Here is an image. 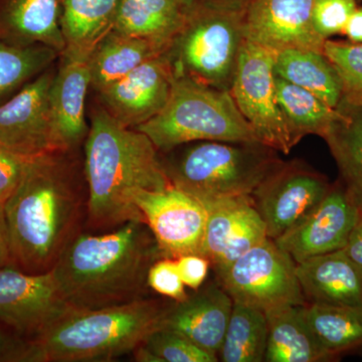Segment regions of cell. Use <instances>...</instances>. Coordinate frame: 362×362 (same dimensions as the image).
<instances>
[{
  "label": "cell",
  "mask_w": 362,
  "mask_h": 362,
  "mask_svg": "<svg viewBox=\"0 0 362 362\" xmlns=\"http://www.w3.org/2000/svg\"><path fill=\"white\" fill-rule=\"evenodd\" d=\"M69 151L30 159L4 204L11 266L26 273L52 271L87 214L88 194Z\"/></svg>",
  "instance_id": "6da1fadb"
},
{
  "label": "cell",
  "mask_w": 362,
  "mask_h": 362,
  "mask_svg": "<svg viewBox=\"0 0 362 362\" xmlns=\"http://www.w3.org/2000/svg\"><path fill=\"white\" fill-rule=\"evenodd\" d=\"M158 152L148 136L118 122L103 107L93 111L85 146L90 228L109 232L128 221L144 223L131 194L173 187Z\"/></svg>",
  "instance_id": "7a4b0ae2"
},
{
  "label": "cell",
  "mask_w": 362,
  "mask_h": 362,
  "mask_svg": "<svg viewBox=\"0 0 362 362\" xmlns=\"http://www.w3.org/2000/svg\"><path fill=\"white\" fill-rule=\"evenodd\" d=\"M158 255L148 226L132 221L109 232L78 233L52 271L69 307L94 310L144 298Z\"/></svg>",
  "instance_id": "3957f363"
},
{
  "label": "cell",
  "mask_w": 362,
  "mask_h": 362,
  "mask_svg": "<svg viewBox=\"0 0 362 362\" xmlns=\"http://www.w3.org/2000/svg\"><path fill=\"white\" fill-rule=\"evenodd\" d=\"M168 307L156 300L81 310L69 308L30 339L23 340V362L111 361L134 352L160 328Z\"/></svg>",
  "instance_id": "277c9868"
},
{
  "label": "cell",
  "mask_w": 362,
  "mask_h": 362,
  "mask_svg": "<svg viewBox=\"0 0 362 362\" xmlns=\"http://www.w3.org/2000/svg\"><path fill=\"white\" fill-rule=\"evenodd\" d=\"M135 129L164 152L199 141L261 143L230 90L216 89L185 76L175 75L164 108Z\"/></svg>",
  "instance_id": "5b68a950"
},
{
  "label": "cell",
  "mask_w": 362,
  "mask_h": 362,
  "mask_svg": "<svg viewBox=\"0 0 362 362\" xmlns=\"http://www.w3.org/2000/svg\"><path fill=\"white\" fill-rule=\"evenodd\" d=\"M281 162L263 143L199 141L163 164L173 187L209 202L251 197Z\"/></svg>",
  "instance_id": "8992f818"
},
{
  "label": "cell",
  "mask_w": 362,
  "mask_h": 362,
  "mask_svg": "<svg viewBox=\"0 0 362 362\" xmlns=\"http://www.w3.org/2000/svg\"><path fill=\"white\" fill-rule=\"evenodd\" d=\"M245 8L195 0L166 56L176 76L230 90L245 42Z\"/></svg>",
  "instance_id": "52a82bcc"
},
{
  "label": "cell",
  "mask_w": 362,
  "mask_h": 362,
  "mask_svg": "<svg viewBox=\"0 0 362 362\" xmlns=\"http://www.w3.org/2000/svg\"><path fill=\"white\" fill-rule=\"evenodd\" d=\"M296 267L287 252L267 238L216 275L233 302L266 312L307 303Z\"/></svg>",
  "instance_id": "ba28073f"
},
{
  "label": "cell",
  "mask_w": 362,
  "mask_h": 362,
  "mask_svg": "<svg viewBox=\"0 0 362 362\" xmlns=\"http://www.w3.org/2000/svg\"><path fill=\"white\" fill-rule=\"evenodd\" d=\"M274 65V52L245 40L230 94L259 141L289 154L296 144L278 104Z\"/></svg>",
  "instance_id": "9c48e42d"
},
{
  "label": "cell",
  "mask_w": 362,
  "mask_h": 362,
  "mask_svg": "<svg viewBox=\"0 0 362 362\" xmlns=\"http://www.w3.org/2000/svg\"><path fill=\"white\" fill-rule=\"evenodd\" d=\"M331 187L325 176L303 162H281L251 195L268 238L277 240L303 221Z\"/></svg>",
  "instance_id": "30bf717a"
},
{
  "label": "cell",
  "mask_w": 362,
  "mask_h": 362,
  "mask_svg": "<svg viewBox=\"0 0 362 362\" xmlns=\"http://www.w3.org/2000/svg\"><path fill=\"white\" fill-rule=\"evenodd\" d=\"M133 204L156 242L161 258L201 252L207 218L204 202L180 188L136 190Z\"/></svg>",
  "instance_id": "8fae6325"
},
{
  "label": "cell",
  "mask_w": 362,
  "mask_h": 362,
  "mask_svg": "<svg viewBox=\"0 0 362 362\" xmlns=\"http://www.w3.org/2000/svg\"><path fill=\"white\" fill-rule=\"evenodd\" d=\"M54 75V69H47L0 105V145L26 158L66 151L52 118Z\"/></svg>",
  "instance_id": "7c38bea8"
},
{
  "label": "cell",
  "mask_w": 362,
  "mask_h": 362,
  "mask_svg": "<svg viewBox=\"0 0 362 362\" xmlns=\"http://www.w3.org/2000/svg\"><path fill=\"white\" fill-rule=\"evenodd\" d=\"M52 271L26 273L0 268V323L23 340L30 339L66 309Z\"/></svg>",
  "instance_id": "4fadbf2b"
},
{
  "label": "cell",
  "mask_w": 362,
  "mask_h": 362,
  "mask_svg": "<svg viewBox=\"0 0 362 362\" xmlns=\"http://www.w3.org/2000/svg\"><path fill=\"white\" fill-rule=\"evenodd\" d=\"M359 209L344 185L338 181L303 221L275 242L296 264L342 250L356 223Z\"/></svg>",
  "instance_id": "5bb4252c"
},
{
  "label": "cell",
  "mask_w": 362,
  "mask_h": 362,
  "mask_svg": "<svg viewBox=\"0 0 362 362\" xmlns=\"http://www.w3.org/2000/svg\"><path fill=\"white\" fill-rule=\"evenodd\" d=\"M314 0H252L245 8L244 37L274 54L286 49L323 52L312 20Z\"/></svg>",
  "instance_id": "9a60e30c"
},
{
  "label": "cell",
  "mask_w": 362,
  "mask_h": 362,
  "mask_svg": "<svg viewBox=\"0 0 362 362\" xmlns=\"http://www.w3.org/2000/svg\"><path fill=\"white\" fill-rule=\"evenodd\" d=\"M173 78V66L164 54L145 62L98 93L105 110L126 127L136 128L164 108Z\"/></svg>",
  "instance_id": "2e32d148"
},
{
  "label": "cell",
  "mask_w": 362,
  "mask_h": 362,
  "mask_svg": "<svg viewBox=\"0 0 362 362\" xmlns=\"http://www.w3.org/2000/svg\"><path fill=\"white\" fill-rule=\"evenodd\" d=\"M233 301L220 284H211L166 308L160 328L178 333L218 356Z\"/></svg>",
  "instance_id": "e0dca14e"
},
{
  "label": "cell",
  "mask_w": 362,
  "mask_h": 362,
  "mask_svg": "<svg viewBox=\"0 0 362 362\" xmlns=\"http://www.w3.org/2000/svg\"><path fill=\"white\" fill-rule=\"evenodd\" d=\"M92 52H62V62L51 87L52 118L64 149L71 150L85 136L88 128L85 102L90 85V56Z\"/></svg>",
  "instance_id": "ac0fdd59"
},
{
  "label": "cell",
  "mask_w": 362,
  "mask_h": 362,
  "mask_svg": "<svg viewBox=\"0 0 362 362\" xmlns=\"http://www.w3.org/2000/svg\"><path fill=\"white\" fill-rule=\"evenodd\" d=\"M296 273L309 302L362 307V272L344 250L305 259Z\"/></svg>",
  "instance_id": "d6986e66"
},
{
  "label": "cell",
  "mask_w": 362,
  "mask_h": 362,
  "mask_svg": "<svg viewBox=\"0 0 362 362\" xmlns=\"http://www.w3.org/2000/svg\"><path fill=\"white\" fill-rule=\"evenodd\" d=\"M195 0H118L112 30L170 47Z\"/></svg>",
  "instance_id": "ffe728a7"
},
{
  "label": "cell",
  "mask_w": 362,
  "mask_h": 362,
  "mask_svg": "<svg viewBox=\"0 0 362 362\" xmlns=\"http://www.w3.org/2000/svg\"><path fill=\"white\" fill-rule=\"evenodd\" d=\"M0 40L49 45L62 54L66 42L59 0H0Z\"/></svg>",
  "instance_id": "44dd1931"
},
{
  "label": "cell",
  "mask_w": 362,
  "mask_h": 362,
  "mask_svg": "<svg viewBox=\"0 0 362 362\" xmlns=\"http://www.w3.org/2000/svg\"><path fill=\"white\" fill-rule=\"evenodd\" d=\"M268 321L266 362H323L333 357L317 341L305 318L303 305L265 312Z\"/></svg>",
  "instance_id": "7402d4cb"
},
{
  "label": "cell",
  "mask_w": 362,
  "mask_h": 362,
  "mask_svg": "<svg viewBox=\"0 0 362 362\" xmlns=\"http://www.w3.org/2000/svg\"><path fill=\"white\" fill-rule=\"evenodd\" d=\"M168 47L141 37L109 30L90 56V86L97 92L108 87Z\"/></svg>",
  "instance_id": "603a6c76"
},
{
  "label": "cell",
  "mask_w": 362,
  "mask_h": 362,
  "mask_svg": "<svg viewBox=\"0 0 362 362\" xmlns=\"http://www.w3.org/2000/svg\"><path fill=\"white\" fill-rule=\"evenodd\" d=\"M274 71L278 77L315 95L331 108L341 103V81L324 52L310 49L276 52Z\"/></svg>",
  "instance_id": "cb8c5ba5"
},
{
  "label": "cell",
  "mask_w": 362,
  "mask_h": 362,
  "mask_svg": "<svg viewBox=\"0 0 362 362\" xmlns=\"http://www.w3.org/2000/svg\"><path fill=\"white\" fill-rule=\"evenodd\" d=\"M339 116L323 139L339 169L341 182L362 206V105L341 101Z\"/></svg>",
  "instance_id": "d4e9b609"
},
{
  "label": "cell",
  "mask_w": 362,
  "mask_h": 362,
  "mask_svg": "<svg viewBox=\"0 0 362 362\" xmlns=\"http://www.w3.org/2000/svg\"><path fill=\"white\" fill-rule=\"evenodd\" d=\"M303 311L317 341L333 358L362 350V307L308 302Z\"/></svg>",
  "instance_id": "484cf974"
},
{
  "label": "cell",
  "mask_w": 362,
  "mask_h": 362,
  "mask_svg": "<svg viewBox=\"0 0 362 362\" xmlns=\"http://www.w3.org/2000/svg\"><path fill=\"white\" fill-rule=\"evenodd\" d=\"M275 88L279 106L295 144L306 135L323 138L339 116L337 108H331L315 95L276 75Z\"/></svg>",
  "instance_id": "4316f807"
},
{
  "label": "cell",
  "mask_w": 362,
  "mask_h": 362,
  "mask_svg": "<svg viewBox=\"0 0 362 362\" xmlns=\"http://www.w3.org/2000/svg\"><path fill=\"white\" fill-rule=\"evenodd\" d=\"M118 0H59L68 51L93 52L112 28Z\"/></svg>",
  "instance_id": "83f0119b"
},
{
  "label": "cell",
  "mask_w": 362,
  "mask_h": 362,
  "mask_svg": "<svg viewBox=\"0 0 362 362\" xmlns=\"http://www.w3.org/2000/svg\"><path fill=\"white\" fill-rule=\"evenodd\" d=\"M268 321L265 312L233 302L218 361H265Z\"/></svg>",
  "instance_id": "f1b7e54d"
},
{
  "label": "cell",
  "mask_w": 362,
  "mask_h": 362,
  "mask_svg": "<svg viewBox=\"0 0 362 362\" xmlns=\"http://www.w3.org/2000/svg\"><path fill=\"white\" fill-rule=\"evenodd\" d=\"M61 54L49 45L0 40V105L51 68Z\"/></svg>",
  "instance_id": "f546056e"
},
{
  "label": "cell",
  "mask_w": 362,
  "mask_h": 362,
  "mask_svg": "<svg viewBox=\"0 0 362 362\" xmlns=\"http://www.w3.org/2000/svg\"><path fill=\"white\" fill-rule=\"evenodd\" d=\"M251 201L252 197H240L204 202L207 218L199 255L209 259L211 265L221 256L245 209Z\"/></svg>",
  "instance_id": "4dcf8cb0"
},
{
  "label": "cell",
  "mask_w": 362,
  "mask_h": 362,
  "mask_svg": "<svg viewBox=\"0 0 362 362\" xmlns=\"http://www.w3.org/2000/svg\"><path fill=\"white\" fill-rule=\"evenodd\" d=\"M323 52L334 66L343 88V101L362 105V42H324Z\"/></svg>",
  "instance_id": "1f68e13d"
},
{
  "label": "cell",
  "mask_w": 362,
  "mask_h": 362,
  "mask_svg": "<svg viewBox=\"0 0 362 362\" xmlns=\"http://www.w3.org/2000/svg\"><path fill=\"white\" fill-rule=\"evenodd\" d=\"M268 238L266 226L261 216L251 202L245 209L233 235L226 243L221 256L213 264L214 271L218 273L240 256L250 251Z\"/></svg>",
  "instance_id": "d6a6232c"
},
{
  "label": "cell",
  "mask_w": 362,
  "mask_h": 362,
  "mask_svg": "<svg viewBox=\"0 0 362 362\" xmlns=\"http://www.w3.org/2000/svg\"><path fill=\"white\" fill-rule=\"evenodd\" d=\"M157 362H216L218 356L173 331L158 328L144 342Z\"/></svg>",
  "instance_id": "836d02e7"
},
{
  "label": "cell",
  "mask_w": 362,
  "mask_h": 362,
  "mask_svg": "<svg viewBox=\"0 0 362 362\" xmlns=\"http://www.w3.org/2000/svg\"><path fill=\"white\" fill-rule=\"evenodd\" d=\"M357 6L358 0H314L312 20L317 33L325 40L342 35Z\"/></svg>",
  "instance_id": "e575fe53"
},
{
  "label": "cell",
  "mask_w": 362,
  "mask_h": 362,
  "mask_svg": "<svg viewBox=\"0 0 362 362\" xmlns=\"http://www.w3.org/2000/svg\"><path fill=\"white\" fill-rule=\"evenodd\" d=\"M147 284L154 292L175 302L183 301L188 296L175 259L161 258L154 262L147 274Z\"/></svg>",
  "instance_id": "d590c367"
},
{
  "label": "cell",
  "mask_w": 362,
  "mask_h": 362,
  "mask_svg": "<svg viewBox=\"0 0 362 362\" xmlns=\"http://www.w3.org/2000/svg\"><path fill=\"white\" fill-rule=\"evenodd\" d=\"M30 159L0 145V206H4L18 187Z\"/></svg>",
  "instance_id": "8d00e7d4"
},
{
  "label": "cell",
  "mask_w": 362,
  "mask_h": 362,
  "mask_svg": "<svg viewBox=\"0 0 362 362\" xmlns=\"http://www.w3.org/2000/svg\"><path fill=\"white\" fill-rule=\"evenodd\" d=\"M175 259L185 287L194 291L202 288L211 267L209 259L199 254L183 255Z\"/></svg>",
  "instance_id": "74e56055"
},
{
  "label": "cell",
  "mask_w": 362,
  "mask_h": 362,
  "mask_svg": "<svg viewBox=\"0 0 362 362\" xmlns=\"http://www.w3.org/2000/svg\"><path fill=\"white\" fill-rule=\"evenodd\" d=\"M343 250L362 272V206Z\"/></svg>",
  "instance_id": "f35d334b"
},
{
  "label": "cell",
  "mask_w": 362,
  "mask_h": 362,
  "mask_svg": "<svg viewBox=\"0 0 362 362\" xmlns=\"http://www.w3.org/2000/svg\"><path fill=\"white\" fill-rule=\"evenodd\" d=\"M6 329L8 328L0 323V361H16L23 339L16 334H7Z\"/></svg>",
  "instance_id": "ab89813d"
},
{
  "label": "cell",
  "mask_w": 362,
  "mask_h": 362,
  "mask_svg": "<svg viewBox=\"0 0 362 362\" xmlns=\"http://www.w3.org/2000/svg\"><path fill=\"white\" fill-rule=\"evenodd\" d=\"M349 42H362V6H357L351 13L342 33Z\"/></svg>",
  "instance_id": "60d3db41"
},
{
  "label": "cell",
  "mask_w": 362,
  "mask_h": 362,
  "mask_svg": "<svg viewBox=\"0 0 362 362\" xmlns=\"http://www.w3.org/2000/svg\"><path fill=\"white\" fill-rule=\"evenodd\" d=\"M11 266L4 206H0V268Z\"/></svg>",
  "instance_id": "b9f144b4"
},
{
  "label": "cell",
  "mask_w": 362,
  "mask_h": 362,
  "mask_svg": "<svg viewBox=\"0 0 362 362\" xmlns=\"http://www.w3.org/2000/svg\"><path fill=\"white\" fill-rule=\"evenodd\" d=\"M209 1L214 2V4H221L228 7H233V8H246L247 4L252 0H209Z\"/></svg>",
  "instance_id": "7bdbcfd3"
},
{
  "label": "cell",
  "mask_w": 362,
  "mask_h": 362,
  "mask_svg": "<svg viewBox=\"0 0 362 362\" xmlns=\"http://www.w3.org/2000/svg\"><path fill=\"white\" fill-rule=\"evenodd\" d=\"M359 1H361V0H358V2H359Z\"/></svg>",
  "instance_id": "ee69618b"
}]
</instances>
